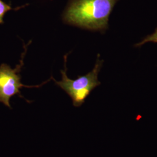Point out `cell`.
I'll return each instance as SVG.
<instances>
[{"instance_id": "6da1fadb", "label": "cell", "mask_w": 157, "mask_h": 157, "mask_svg": "<svg viewBox=\"0 0 157 157\" xmlns=\"http://www.w3.org/2000/svg\"><path fill=\"white\" fill-rule=\"evenodd\" d=\"M118 0H69L62 15L64 22L91 31L105 32Z\"/></svg>"}, {"instance_id": "7a4b0ae2", "label": "cell", "mask_w": 157, "mask_h": 157, "mask_svg": "<svg viewBox=\"0 0 157 157\" xmlns=\"http://www.w3.org/2000/svg\"><path fill=\"white\" fill-rule=\"evenodd\" d=\"M67 54L64 56L65 70L61 71L62 80L58 82L52 77V79L71 97L73 106L79 107L83 105L91 92L101 84V82L98 80V75L104 61L100 59V54H98L95 66L91 72L84 76H79L75 80H72L67 75Z\"/></svg>"}, {"instance_id": "3957f363", "label": "cell", "mask_w": 157, "mask_h": 157, "mask_svg": "<svg viewBox=\"0 0 157 157\" xmlns=\"http://www.w3.org/2000/svg\"><path fill=\"white\" fill-rule=\"evenodd\" d=\"M30 42L26 45L24 44L25 51L21 55V59L19 62L20 63L17 65L14 69H12L10 65L6 63H2L0 65V102L2 103L6 107H8L10 109H12L10 100L12 97L17 95L19 97L25 99L21 92V89L22 88L40 87L51 79V78L48 81L38 86H30L22 83V77L20 75V72L24 65L23 59L27 51V47ZM25 100L29 103H30V101L27 100L26 99Z\"/></svg>"}, {"instance_id": "277c9868", "label": "cell", "mask_w": 157, "mask_h": 157, "mask_svg": "<svg viewBox=\"0 0 157 157\" xmlns=\"http://www.w3.org/2000/svg\"><path fill=\"white\" fill-rule=\"evenodd\" d=\"M21 7H18L17 8H12L11 6L6 4L2 0H0V25L4 23V17L6 13L11 10H17Z\"/></svg>"}, {"instance_id": "5b68a950", "label": "cell", "mask_w": 157, "mask_h": 157, "mask_svg": "<svg viewBox=\"0 0 157 157\" xmlns=\"http://www.w3.org/2000/svg\"><path fill=\"white\" fill-rule=\"evenodd\" d=\"M150 42L157 43V28L155 30V31L154 32V33H152L150 35H148L147 36H146L145 38H144L140 42L136 44L135 47H141L146 43H150Z\"/></svg>"}]
</instances>
